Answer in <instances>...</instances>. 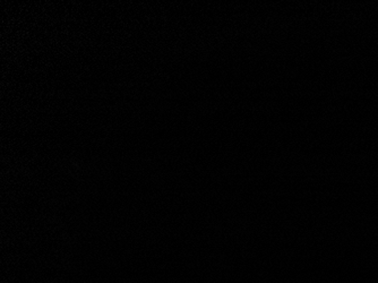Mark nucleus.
Instances as JSON below:
<instances>
[]
</instances>
